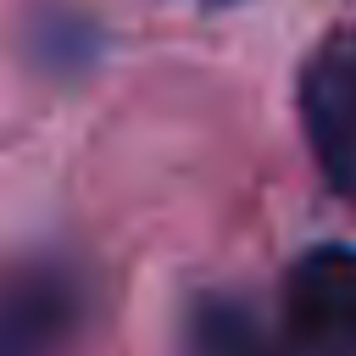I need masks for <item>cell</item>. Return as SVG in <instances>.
<instances>
[{"label": "cell", "instance_id": "6da1fadb", "mask_svg": "<svg viewBox=\"0 0 356 356\" xmlns=\"http://www.w3.org/2000/svg\"><path fill=\"white\" fill-rule=\"evenodd\" d=\"M195 356H356V245H312L284 267L278 317L206 300L195 312Z\"/></svg>", "mask_w": 356, "mask_h": 356}, {"label": "cell", "instance_id": "7a4b0ae2", "mask_svg": "<svg viewBox=\"0 0 356 356\" xmlns=\"http://www.w3.org/2000/svg\"><path fill=\"white\" fill-rule=\"evenodd\" d=\"M300 128L323 178L356 200V28L328 33L300 67Z\"/></svg>", "mask_w": 356, "mask_h": 356}, {"label": "cell", "instance_id": "3957f363", "mask_svg": "<svg viewBox=\"0 0 356 356\" xmlns=\"http://www.w3.org/2000/svg\"><path fill=\"white\" fill-rule=\"evenodd\" d=\"M83 317V289L67 267H28L0 289V356H56Z\"/></svg>", "mask_w": 356, "mask_h": 356}, {"label": "cell", "instance_id": "277c9868", "mask_svg": "<svg viewBox=\"0 0 356 356\" xmlns=\"http://www.w3.org/2000/svg\"><path fill=\"white\" fill-rule=\"evenodd\" d=\"M211 6H234V0H211Z\"/></svg>", "mask_w": 356, "mask_h": 356}]
</instances>
